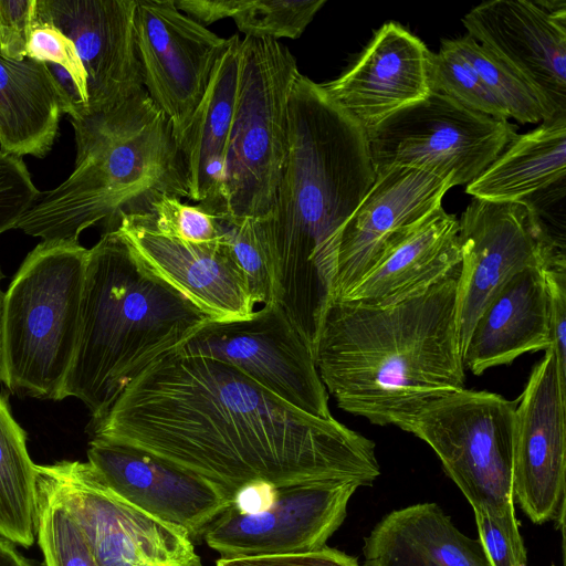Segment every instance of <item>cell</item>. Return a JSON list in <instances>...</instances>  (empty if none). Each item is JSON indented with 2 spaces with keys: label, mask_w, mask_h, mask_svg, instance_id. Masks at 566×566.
I'll return each mask as SVG.
<instances>
[{
  "label": "cell",
  "mask_w": 566,
  "mask_h": 566,
  "mask_svg": "<svg viewBox=\"0 0 566 566\" xmlns=\"http://www.w3.org/2000/svg\"><path fill=\"white\" fill-rule=\"evenodd\" d=\"M93 438L148 452L226 491L380 475L375 443L302 411L221 360L163 355L98 421Z\"/></svg>",
  "instance_id": "cell-1"
},
{
  "label": "cell",
  "mask_w": 566,
  "mask_h": 566,
  "mask_svg": "<svg viewBox=\"0 0 566 566\" xmlns=\"http://www.w3.org/2000/svg\"><path fill=\"white\" fill-rule=\"evenodd\" d=\"M287 155L273 208L260 219L276 302L314 348L334 281L342 231L375 182L366 128L298 74L289 99Z\"/></svg>",
  "instance_id": "cell-2"
},
{
  "label": "cell",
  "mask_w": 566,
  "mask_h": 566,
  "mask_svg": "<svg viewBox=\"0 0 566 566\" xmlns=\"http://www.w3.org/2000/svg\"><path fill=\"white\" fill-rule=\"evenodd\" d=\"M459 273L389 306L331 302L314 358L342 410L409 432L423 408L464 388Z\"/></svg>",
  "instance_id": "cell-3"
},
{
  "label": "cell",
  "mask_w": 566,
  "mask_h": 566,
  "mask_svg": "<svg viewBox=\"0 0 566 566\" xmlns=\"http://www.w3.org/2000/svg\"><path fill=\"white\" fill-rule=\"evenodd\" d=\"M207 314L153 272L117 230L88 249L80 325L62 399L98 421L148 365L181 347Z\"/></svg>",
  "instance_id": "cell-4"
},
{
  "label": "cell",
  "mask_w": 566,
  "mask_h": 566,
  "mask_svg": "<svg viewBox=\"0 0 566 566\" xmlns=\"http://www.w3.org/2000/svg\"><path fill=\"white\" fill-rule=\"evenodd\" d=\"M73 172L41 192L14 229L42 241L78 242L88 227L117 231L150 217L165 197L189 198L184 155L165 114L144 90L75 136Z\"/></svg>",
  "instance_id": "cell-5"
},
{
  "label": "cell",
  "mask_w": 566,
  "mask_h": 566,
  "mask_svg": "<svg viewBox=\"0 0 566 566\" xmlns=\"http://www.w3.org/2000/svg\"><path fill=\"white\" fill-rule=\"evenodd\" d=\"M88 249L41 241L4 292L0 380L13 392L62 400L74 357Z\"/></svg>",
  "instance_id": "cell-6"
},
{
  "label": "cell",
  "mask_w": 566,
  "mask_h": 566,
  "mask_svg": "<svg viewBox=\"0 0 566 566\" xmlns=\"http://www.w3.org/2000/svg\"><path fill=\"white\" fill-rule=\"evenodd\" d=\"M300 74L289 48L244 36L223 178L212 216L265 218L287 155L289 99Z\"/></svg>",
  "instance_id": "cell-7"
},
{
  "label": "cell",
  "mask_w": 566,
  "mask_h": 566,
  "mask_svg": "<svg viewBox=\"0 0 566 566\" xmlns=\"http://www.w3.org/2000/svg\"><path fill=\"white\" fill-rule=\"evenodd\" d=\"M515 409L497 394L463 388L429 403L411 423L409 432L436 452L473 512L515 510Z\"/></svg>",
  "instance_id": "cell-8"
},
{
  "label": "cell",
  "mask_w": 566,
  "mask_h": 566,
  "mask_svg": "<svg viewBox=\"0 0 566 566\" xmlns=\"http://www.w3.org/2000/svg\"><path fill=\"white\" fill-rule=\"evenodd\" d=\"M366 132L376 175L413 168L453 186L475 179L517 135L509 119L471 111L436 91Z\"/></svg>",
  "instance_id": "cell-9"
},
{
  "label": "cell",
  "mask_w": 566,
  "mask_h": 566,
  "mask_svg": "<svg viewBox=\"0 0 566 566\" xmlns=\"http://www.w3.org/2000/svg\"><path fill=\"white\" fill-rule=\"evenodd\" d=\"M84 534L97 566H202L192 539L113 492L88 462L36 464Z\"/></svg>",
  "instance_id": "cell-10"
},
{
  "label": "cell",
  "mask_w": 566,
  "mask_h": 566,
  "mask_svg": "<svg viewBox=\"0 0 566 566\" xmlns=\"http://www.w3.org/2000/svg\"><path fill=\"white\" fill-rule=\"evenodd\" d=\"M176 350L230 364L291 406L333 417L313 349L277 302L245 319L209 321Z\"/></svg>",
  "instance_id": "cell-11"
},
{
  "label": "cell",
  "mask_w": 566,
  "mask_h": 566,
  "mask_svg": "<svg viewBox=\"0 0 566 566\" xmlns=\"http://www.w3.org/2000/svg\"><path fill=\"white\" fill-rule=\"evenodd\" d=\"M134 28L144 88L170 122L178 142L207 92L229 38L179 11L174 0H136Z\"/></svg>",
  "instance_id": "cell-12"
},
{
  "label": "cell",
  "mask_w": 566,
  "mask_h": 566,
  "mask_svg": "<svg viewBox=\"0 0 566 566\" xmlns=\"http://www.w3.org/2000/svg\"><path fill=\"white\" fill-rule=\"evenodd\" d=\"M359 486L354 481H326L276 488L261 510L243 511L232 504L206 528L203 537L222 558L321 549L343 524Z\"/></svg>",
  "instance_id": "cell-13"
},
{
  "label": "cell",
  "mask_w": 566,
  "mask_h": 566,
  "mask_svg": "<svg viewBox=\"0 0 566 566\" xmlns=\"http://www.w3.org/2000/svg\"><path fill=\"white\" fill-rule=\"evenodd\" d=\"M135 9L136 0H36L35 19L71 39L86 74V104L71 117L75 134L145 90Z\"/></svg>",
  "instance_id": "cell-14"
},
{
  "label": "cell",
  "mask_w": 566,
  "mask_h": 566,
  "mask_svg": "<svg viewBox=\"0 0 566 566\" xmlns=\"http://www.w3.org/2000/svg\"><path fill=\"white\" fill-rule=\"evenodd\" d=\"M566 378L545 350L515 409L512 492L534 524L564 526L566 503Z\"/></svg>",
  "instance_id": "cell-15"
},
{
  "label": "cell",
  "mask_w": 566,
  "mask_h": 566,
  "mask_svg": "<svg viewBox=\"0 0 566 566\" xmlns=\"http://www.w3.org/2000/svg\"><path fill=\"white\" fill-rule=\"evenodd\" d=\"M461 251L457 324L461 354L475 322L515 274L542 268L543 258L525 203L472 198L459 220Z\"/></svg>",
  "instance_id": "cell-16"
},
{
  "label": "cell",
  "mask_w": 566,
  "mask_h": 566,
  "mask_svg": "<svg viewBox=\"0 0 566 566\" xmlns=\"http://www.w3.org/2000/svg\"><path fill=\"white\" fill-rule=\"evenodd\" d=\"M87 462L118 496L191 539L234 503L218 485L126 444L93 438Z\"/></svg>",
  "instance_id": "cell-17"
},
{
  "label": "cell",
  "mask_w": 566,
  "mask_h": 566,
  "mask_svg": "<svg viewBox=\"0 0 566 566\" xmlns=\"http://www.w3.org/2000/svg\"><path fill=\"white\" fill-rule=\"evenodd\" d=\"M462 23L537 92L552 118L566 116V11L552 13L537 0H492Z\"/></svg>",
  "instance_id": "cell-18"
},
{
  "label": "cell",
  "mask_w": 566,
  "mask_h": 566,
  "mask_svg": "<svg viewBox=\"0 0 566 566\" xmlns=\"http://www.w3.org/2000/svg\"><path fill=\"white\" fill-rule=\"evenodd\" d=\"M118 231L142 261L212 321L249 318L255 302L244 275L218 241L191 243L159 232L148 217L125 218Z\"/></svg>",
  "instance_id": "cell-19"
},
{
  "label": "cell",
  "mask_w": 566,
  "mask_h": 566,
  "mask_svg": "<svg viewBox=\"0 0 566 566\" xmlns=\"http://www.w3.org/2000/svg\"><path fill=\"white\" fill-rule=\"evenodd\" d=\"M431 51L397 22H386L325 92L366 129L431 92Z\"/></svg>",
  "instance_id": "cell-20"
},
{
  "label": "cell",
  "mask_w": 566,
  "mask_h": 566,
  "mask_svg": "<svg viewBox=\"0 0 566 566\" xmlns=\"http://www.w3.org/2000/svg\"><path fill=\"white\" fill-rule=\"evenodd\" d=\"M451 179L396 167L376 175L339 241L334 298H343L371 268L387 241L442 206Z\"/></svg>",
  "instance_id": "cell-21"
},
{
  "label": "cell",
  "mask_w": 566,
  "mask_h": 566,
  "mask_svg": "<svg viewBox=\"0 0 566 566\" xmlns=\"http://www.w3.org/2000/svg\"><path fill=\"white\" fill-rule=\"evenodd\" d=\"M460 264L459 220L441 206L391 237L371 268L340 300L389 306L426 291Z\"/></svg>",
  "instance_id": "cell-22"
},
{
  "label": "cell",
  "mask_w": 566,
  "mask_h": 566,
  "mask_svg": "<svg viewBox=\"0 0 566 566\" xmlns=\"http://www.w3.org/2000/svg\"><path fill=\"white\" fill-rule=\"evenodd\" d=\"M552 347L542 268L512 276L482 311L462 355L464 369L479 376L518 356Z\"/></svg>",
  "instance_id": "cell-23"
},
{
  "label": "cell",
  "mask_w": 566,
  "mask_h": 566,
  "mask_svg": "<svg viewBox=\"0 0 566 566\" xmlns=\"http://www.w3.org/2000/svg\"><path fill=\"white\" fill-rule=\"evenodd\" d=\"M363 553V566H490L479 539L430 502L385 515L365 537Z\"/></svg>",
  "instance_id": "cell-24"
},
{
  "label": "cell",
  "mask_w": 566,
  "mask_h": 566,
  "mask_svg": "<svg viewBox=\"0 0 566 566\" xmlns=\"http://www.w3.org/2000/svg\"><path fill=\"white\" fill-rule=\"evenodd\" d=\"M64 113L71 115L72 103L46 63L0 54V150L44 157Z\"/></svg>",
  "instance_id": "cell-25"
},
{
  "label": "cell",
  "mask_w": 566,
  "mask_h": 566,
  "mask_svg": "<svg viewBox=\"0 0 566 566\" xmlns=\"http://www.w3.org/2000/svg\"><path fill=\"white\" fill-rule=\"evenodd\" d=\"M241 39L234 34L217 62L207 92L178 145L189 181V199L212 214L223 178L232 125Z\"/></svg>",
  "instance_id": "cell-26"
},
{
  "label": "cell",
  "mask_w": 566,
  "mask_h": 566,
  "mask_svg": "<svg viewBox=\"0 0 566 566\" xmlns=\"http://www.w3.org/2000/svg\"><path fill=\"white\" fill-rule=\"evenodd\" d=\"M566 177V116L516 135L465 187L472 198L518 202Z\"/></svg>",
  "instance_id": "cell-27"
},
{
  "label": "cell",
  "mask_w": 566,
  "mask_h": 566,
  "mask_svg": "<svg viewBox=\"0 0 566 566\" xmlns=\"http://www.w3.org/2000/svg\"><path fill=\"white\" fill-rule=\"evenodd\" d=\"M36 464L27 434L0 395V537L29 548L36 539Z\"/></svg>",
  "instance_id": "cell-28"
},
{
  "label": "cell",
  "mask_w": 566,
  "mask_h": 566,
  "mask_svg": "<svg viewBox=\"0 0 566 566\" xmlns=\"http://www.w3.org/2000/svg\"><path fill=\"white\" fill-rule=\"evenodd\" d=\"M448 40L500 103L507 119L513 118L522 124L552 119L537 92L503 60L468 34Z\"/></svg>",
  "instance_id": "cell-29"
},
{
  "label": "cell",
  "mask_w": 566,
  "mask_h": 566,
  "mask_svg": "<svg viewBox=\"0 0 566 566\" xmlns=\"http://www.w3.org/2000/svg\"><path fill=\"white\" fill-rule=\"evenodd\" d=\"M216 218L219 242L244 275L255 304L276 302L274 266L260 219Z\"/></svg>",
  "instance_id": "cell-30"
},
{
  "label": "cell",
  "mask_w": 566,
  "mask_h": 566,
  "mask_svg": "<svg viewBox=\"0 0 566 566\" xmlns=\"http://www.w3.org/2000/svg\"><path fill=\"white\" fill-rule=\"evenodd\" d=\"M36 539L45 566H97L80 526L50 484L36 474Z\"/></svg>",
  "instance_id": "cell-31"
},
{
  "label": "cell",
  "mask_w": 566,
  "mask_h": 566,
  "mask_svg": "<svg viewBox=\"0 0 566 566\" xmlns=\"http://www.w3.org/2000/svg\"><path fill=\"white\" fill-rule=\"evenodd\" d=\"M326 0H235L232 14L244 36L297 39Z\"/></svg>",
  "instance_id": "cell-32"
},
{
  "label": "cell",
  "mask_w": 566,
  "mask_h": 566,
  "mask_svg": "<svg viewBox=\"0 0 566 566\" xmlns=\"http://www.w3.org/2000/svg\"><path fill=\"white\" fill-rule=\"evenodd\" d=\"M429 78L431 91L442 93L471 111L507 119L503 107L448 39L442 40L437 53L430 54Z\"/></svg>",
  "instance_id": "cell-33"
},
{
  "label": "cell",
  "mask_w": 566,
  "mask_h": 566,
  "mask_svg": "<svg viewBox=\"0 0 566 566\" xmlns=\"http://www.w3.org/2000/svg\"><path fill=\"white\" fill-rule=\"evenodd\" d=\"M161 233L191 243H213L220 238L217 218L198 205L181 202L177 197H165L148 217Z\"/></svg>",
  "instance_id": "cell-34"
},
{
  "label": "cell",
  "mask_w": 566,
  "mask_h": 566,
  "mask_svg": "<svg viewBox=\"0 0 566 566\" xmlns=\"http://www.w3.org/2000/svg\"><path fill=\"white\" fill-rule=\"evenodd\" d=\"M479 542L490 566H526V549L515 510L503 514L474 511Z\"/></svg>",
  "instance_id": "cell-35"
},
{
  "label": "cell",
  "mask_w": 566,
  "mask_h": 566,
  "mask_svg": "<svg viewBox=\"0 0 566 566\" xmlns=\"http://www.w3.org/2000/svg\"><path fill=\"white\" fill-rule=\"evenodd\" d=\"M27 56L61 66L72 78L80 98L73 117L87 101L86 74L77 50L69 36L54 25L35 19Z\"/></svg>",
  "instance_id": "cell-36"
},
{
  "label": "cell",
  "mask_w": 566,
  "mask_h": 566,
  "mask_svg": "<svg viewBox=\"0 0 566 566\" xmlns=\"http://www.w3.org/2000/svg\"><path fill=\"white\" fill-rule=\"evenodd\" d=\"M40 195L22 157L0 150V233L14 229Z\"/></svg>",
  "instance_id": "cell-37"
},
{
  "label": "cell",
  "mask_w": 566,
  "mask_h": 566,
  "mask_svg": "<svg viewBox=\"0 0 566 566\" xmlns=\"http://www.w3.org/2000/svg\"><path fill=\"white\" fill-rule=\"evenodd\" d=\"M36 0H0V54L12 60L27 56L35 21Z\"/></svg>",
  "instance_id": "cell-38"
},
{
  "label": "cell",
  "mask_w": 566,
  "mask_h": 566,
  "mask_svg": "<svg viewBox=\"0 0 566 566\" xmlns=\"http://www.w3.org/2000/svg\"><path fill=\"white\" fill-rule=\"evenodd\" d=\"M548 308L552 348L559 371L566 378V266L543 269Z\"/></svg>",
  "instance_id": "cell-39"
},
{
  "label": "cell",
  "mask_w": 566,
  "mask_h": 566,
  "mask_svg": "<svg viewBox=\"0 0 566 566\" xmlns=\"http://www.w3.org/2000/svg\"><path fill=\"white\" fill-rule=\"evenodd\" d=\"M217 566H360L358 559L342 551L327 546L306 553L233 557L217 560Z\"/></svg>",
  "instance_id": "cell-40"
},
{
  "label": "cell",
  "mask_w": 566,
  "mask_h": 566,
  "mask_svg": "<svg viewBox=\"0 0 566 566\" xmlns=\"http://www.w3.org/2000/svg\"><path fill=\"white\" fill-rule=\"evenodd\" d=\"M0 566H34L19 551L13 543L0 537Z\"/></svg>",
  "instance_id": "cell-41"
},
{
  "label": "cell",
  "mask_w": 566,
  "mask_h": 566,
  "mask_svg": "<svg viewBox=\"0 0 566 566\" xmlns=\"http://www.w3.org/2000/svg\"><path fill=\"white\" fill-rule=\"evenodd\" d=\"M2 277H3V275L0 271V281ZM3 297H4V292H2V290L0 289V335H1V318H2Z\"/></svg>",
  "instance_id": "cell-42"
}]
</instances>
